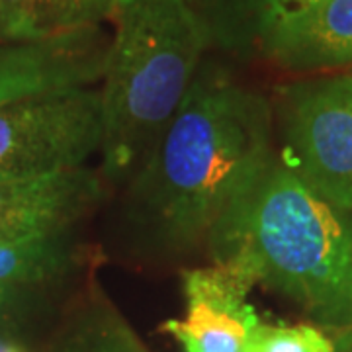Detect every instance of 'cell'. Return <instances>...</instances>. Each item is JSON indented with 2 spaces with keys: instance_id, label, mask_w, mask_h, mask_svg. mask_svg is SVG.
Masks as SVG:
<instances>
[{
  "instance_id": "cell-7",
  "label": "cell",
  "mask_w": 352,
  "mask_h": 352,
  "mask_svg": "<svg viewBox=\"0 0 352 352\" xmlns=\"http://www.w3.org/2000/svg\"><path fill=\"white\" fill-rule=\"evenodd\" d=\"M100 200V178L85 166L0 180V243L67 233Z\"/></svg>"
},
{
  "instance_id": "cell-10",
  "label": "cell",
  "mask_w": 352,
  "mask_h": 352,
  "mask_svg": "<svg viewBox=\"0 0 352 352\" xmlns=\"http://www.w3.org/2000/svg\"><path fill=\"white\" fill-rule=\"evenodd\" d=\"M186 302V317L163 325L184 352H243L251 331L261 323L256 311L237 314L200 300Z\"/></svg>"
},
{
  "instance_id": "cell-4",
  "label": "cell",
  "mask_w": 352,
  "mask_h": 352,
  "mask_svg": "<svg viewBox=\"0 0 352 352\" xmlns=\"http://www.w3.org/2000/svg\"><path fill=\"white\" fill-rule=\"evenodd\" d=\"M102 143L100 90H51L0 108V180L80 168Z\"/></svg>"
},
{
  "instance_id": "cell-11",
  "label": "cell",
  "mask_w": 352,
  "mask_h": 352,
  "mask_svg": "<svg viewBox=\"0 0 352 352\" xmlns=\"http://www.w3.org/2000/svg\"><path fill=\"white\" fill-rule=\"evenodd\" d=\"M206 30L208 41L243 47L258 39L263 28L280 14L311 0H188Z\"/></svg>"
},
{
  "instance_id": "cell-5",
  "label": "cell",
  "mask_w": 352,
  "mask_h": 352,
  "mask_svg": "<svg viewBox=\"0 0 352 352\" xmlns=\"http://www.w3.org/2000/svg\"><path fill=\"white\" fill-rule=\"evenodd\" d=\"M282 163L323 200L352 214V75L288 88Z\"/></svg>"
},
{
  "instance_id": "cell-1",
  "label": "cell",
  "mask_w": 352,
  "mask_h": 352,
  "mask_svg": "<svg viewBox=\"0 0 352 352\" xmlns=\"http://www.w3.org/2000/svg\"><path fill=\"white\" fill-rule=\"evenodd\" d=\"M270 157L266 100L221 71H204L133 175V231L161 252L206 243Z\"/></svg>"
},
{
  "instance_id": "cell-18",
  "label": "cell",
  "mask_w": 352,
  "mask_h": 352,
  "mask_svg": "<svg viewBox=\"0 0 352 352\" xmlns=\"http://www.w3.org/2000/svg\"><path fill=\"white\" fill-rule=\"evenodd\" d=\"M243 352H251V351H247V349H243Z\"/></svg>"
},
{
  "instance_id": "cell-12",
  "label": "cell",
  "mask_w": 352,
  "mask_h": 352,
  "mask_svg": "<svg viewBox=\"0 0 352 352\" xmlns=\"http://www.w3.org/2000/svg\"><path fill=\"white\" fill-rule=\"evenodd\" d=\"M76 264V251L67 235L0 243V282L39 284L65 276Z\"/></svg>"
},
{
  "instance_id": "cell-6",
  "label": "cell",
  "mask_w": 352,
  "mask_h": 352,
  "mask_svg": "<svg viewBox=\"0 0 352 352\" xmlns=\"http://www.w3.org/2000/svg\"><path fill=\"white\" fill-rule=\"evenodd\" d=\"M108 50L98 28L0 50V108L51 90L90 87L104 75Z\"/></svg>"
},
{
  "instance_id": "cell-14",
  "label": "cell",
  "mask_w": 352,
  "mask_h": 352,
  "mask_svg": "<svg viewBox=\"0 0 352 352\" xmlns=\"http://www.w3.org/2000/svg\"><path fill=\"white\" fill-rule=\"evenodd\" d=\"M245 349L251 352H335V342L311 325H263L252 329Z\"/></svg>"
},
{
  "instance_id": "cell-9",
  "label": "cell",
  "mask_w": 352,
  "mask_h": 352,
  "mask_svg": "<svg viewBox=\"0 0 352 352\" xmlns=\"http://www.w3.org/2000/svg\"><path fill=\"white\" fill-rule=\"evenodd\" d=\"M116 6L118 0H0V36L38 41L98 28Z\"/></svg>"
},
{
  "instance_id": "cell-2",
  "label": "cell",
  "mask_w": 352,
  "mask_h": 352,
  "mask_svg": "<svg viewBox=\"0 0 352 352\" xmlns=\"http://www.w3.org/2000/svg\"><path fill=\"white\" fill-rule=\"evenodd\" d=\"M349 215L270 157L206 245L215 263L237 266L254 282L282 292L342 339L352 331Z\"/></svg>"
},
{
  "instance_id": "cell-15",
  "label": "cell",
  "mask_w": 352,
  "mask_h": 352,
  "mask_svg": "<svg viewBox=\"0 0 352 352\" xmlns=\"http://www.w3.org/2000/svg\"><path fill=\"white\" fill-rule=\"evenodd\" d=\"M16 286L18 284H6V282H0V321L2 317L8 314L10 305H12L14 298H16Z\"/></svg>"
},
{
  "instance_id": "cell-13",
  "label": "cell",
  "mask_w": 352,
  "mask_h": 352,
  "mask_svg": "<svg viewBox=\"0 0 352 352\" xmlns=\"http://www.w3.org/2000/svg\"><path fill=\"white\" fill-rule=\"evenodd\" d=\"M55 352H149L126 321L104 303L87 307Z\"/></svg>"
},
{
  "instance_id": "cell-3",
  "label": "cell",
  "mask_w": 352,
  "mask_h": 352,
  "mask_svg": "<svg viewBox=\"0 0 352 352\" xmlns=\"http://www.w3.org/2000/svg\"><path fill=\"white\" fill-rule=\"evenodd\" d=\"M102 104V170L131 178L198 75L206 30L188 0H118Z\"/></svg>"
},
{
  "instance_id": "cell-8",
  "label": "cell",
  "mask_w": 352,
  "mask_h": 352,
  "mask_svg": "<svg viewBox=\"0 0 352 352\" xmlns=\"http://www.w3.org/2000/svg\"><path fill=\"white\" fill-rule=\"evenodd\" d=\"M263 51L289 71L352 63V0H311L264 25Z\"/></svg>"
},
{
  "instance_id": "cell-17",
  "label": "cell",
  "mask_w": 352,
  "mask_h": 352,
  "mask_svg": "<svg viewBox=\"0 0 352 352\" xmlns=\"http://www.w3.org/2000/svg\"><path fill=\"white\" fill-rule=\"evenodd\" d=\"M340 351L352 352V331L346 335V337H342V339H340Z\"/></svg>"
},
{
  "instance_id": "cell-16",
  "label": "cell",
  "mask_w": 352,
  "mask_h": 352,
  "mask_svg": "<svg viewBox=\"0 0 352 352\" xmlns=\"http://www.w3.org/2000/svg\"><path fill=\"white\" fill-rule=\"evenodd\" d=\"M0 352H25V349L12 339H0Z\"/></svg>"
}]
</instances>
